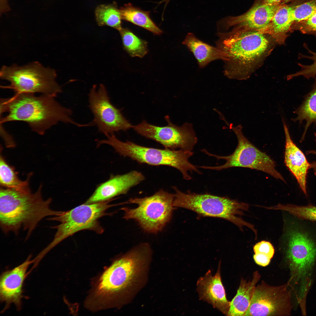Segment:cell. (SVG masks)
Instances as JSON below:
<instances>
[{"label": "cell", "instance_id": "obj_1", "mask_svg": "<svg viewBox=\"0 0 316 316\" xmlns=\"http://www.w3.org/2000/svg\"><path fill=\"white\" fill-rule=\"evenodd\" d=\"M151 253L145 244L114 260L98 278L86 306L96 310L129 302L145 283Z\"/></svg>", "mask_w": 316, "mask_h": 316}, {"label": "cell", "instance_id": "obj_2", "mask_svg": "<svg viewBox=\"0 0 316 316\" xmlns=\"http://www.w3.org/2000/svg\"><path fill=\"white\" fill-rule=\"evenodd\" d=\"M5 112L8 114L5 117L0 116V123L23 121L41 135L59 122L85 126L74 121L71 118V110L61 105L54 97L45 95L16 93L11 98L1 99L0 112Z\"/></svg>", "mask_w": 316, "mask_h": 316}, {"label": "cell", "instance_id": "obj_3", "mask_svg": "<svg viewBox=\"0 0 316 316\" xmlns=\"http://www.w3.org/2000/svg\"><path fill=\"white\" fill-rule=\"evenodd\" d=\"M42 188L40 185L32 193L1 187L0 225L4 233L17 234L23 229L27 232V239L42 219L59 214L60 211L50 208L51 198H43Z\"/></svg>", "mask_w": 316, "mask_h": 316}, {"label": "cell", "instance_id": "obj_4", "mask_svg": "<svg viewBox=\"0 0 316 316\" xmlns=\"http://www.w3.org/2000/svg\"><path fill=\"white\" fill-rule=\"evenodd\" d=\"M217 35V47L226 56L224 74L231 78H239L242 71L250 69L270 45L269 35L262 31L236 28Z\"/></svg>", "mask_w": 316, "mask_h": 316}, {"label": "cell", "instance_id": "obj_5", "mask_svg": "<svg viewBox=\"0 0 316 316\" xmlns=\"http://www.w3.org/2000/svg\"><path fill=\"white\" fill-rule=\"evenodd\" d=\"M287 223L284 241L286 256L292 279L305 291L309 286V276L316 260V221L293 215Z\"/></svg>", "mask_w": 316, "mask_h": 316}, {"label": "cell", "instance_id": "obj_6", "mask_svg": "<svg viewBox=\"0 0 316 316\" xmlns=\"http://www.w3.org/2000/svg\"><path fill=\"white\" fill-rule=\"evenodd\" d=\"M107 137L103 141L104 144L110 145L120 154L139 163L174 167L179 171L183 178L187 180L192 178L188 174L189 171L202 174L197 166L189 161V158L193 155L192 151L145 147L130 141H121L113 134L108 135Z\"/></svg>", "mask_w": 316, "mask_h": 316}, {"label": "cell", "instance_id": "obj_7", "mask_svg": "<svg viewBox=\"0 0 316 316\" xmlns=\"http://www.w3.org/2000/svg\"><path fill=\"white\" fill-rule=\"evenodd\" d=\"M172 188L175 192L174 207L189 209L203 216L223 219L241 229L245 226L256 232L253 225L237 216L248 210V204L209 193L197 194L190 191L184 193L176 186Z\"/></svg>", "mask_w": 316, "mask_h": 316}, {"label": "cell", "instance_id": "obj_8", "mask_svg": "<svg viewBox=\"0 0 316 316\" xmlns=\"http://www.w3.org/2000/svg\"><path fill=\"white\" fill-rule=\"evenodd\" d=\"M112 199L96 203L84 204L66 211H60L56 216L48 220L59 222L60 224L51 227L56 230L52 241L40 253L43 257L51 250L65 239L76 233L83 230L102 233L104 229L98 222L103 216L110 214L106 211L115 205L109 203Z\"/></svg>", "mask_w": 316, "mask_h": 316}, {"label": "cell", "instance_id": "obj_9", "mask_svg": "<svg viewBox=\"0 0 316 316\" xmlns=\"http://www.w3.org/2000/svg\"><path fill=\"white\" fill-rule=\"evenodd\" d=\"M0 77L10 83L2 87L12 89L16 93H38L55 97L62 92L56 81L55 70L44 67L38 61L21 66L15 64L3 66Z\"/></svg>", "mask_w": 316, "mask_h": 316}, {"label": "cell", "instance_id": "obj_10", "mask_svg": "<svg viewBox=\"0 0 316 316\" xmlns=\"http://www.w3.org/2000/svg\"><path fill=\"white\" fill-rule=\"evenodd\" d=\"M174 194L160 189L152 195L129 199L128 203L136 204L135 208H122L123 218L135 220L146 231L157 233L170 220L174 208Z\"/></svg>", "mask_w": 316, "mask_h": 316}, {"label": "cell", "instance_id": "obj_11", "mask_svg": "<svg viewBox=\"0 0 316 316\" xmlns=\"http://www.w3.org/2000/svg\"><path fill=\"white\" fill-rule=\"evenodd\" d=\"M230 126L236 134L238 141V145L234 152L229 156H221L211 153L206 150H202L201 151L205 154L214 157L218 160H224L226 162L220 166H201L199 167L217 171L233 167L248 168L263 171L285 182L281 174L276 169L275 162L265 152L255 147L244 136L242 131L241 125Z\"/></svg>", "mask_w": 316, "mask_h": 316}, {"label": "cell", "instance_id": "obj_12", "mask_svg": "<svg viewBox=\"0 0 316 316\" xmlns=\"http://www.w3.org/2000/svg\"><path fill=\"white\" fill-rule=\"evenodd\" d=\"M165 118L168 123L166 126L153 125L144 121L133 128L140 135L160 143L165 148L192 151L197 142L192 125L186 123L178 126L171 121L168 116Z\"/></svg>", "mask_w": 316, "mask_h": 316}, {"label": "cell", "instance_id": "obj_13", "mask_svg": "<svg viewBox=\"0 0 316 316\" xmlns=\"http://www.w3.org/2000/svg\"><path fill=\"white\" fill-rule=\"evenodd\" d=\"M287 284L269 285L262 281L256 286L250 306L244 316H286L292 308Z\"/></svg>", "mask_w": 316, "mask_h": 316}, {"label": "cell", "instance_id": "obj_14", "mask_svg": "<svg viewBox=\"0 0 316 316\" xmlns=\"http://www.w3.org/2000/svg\"><path fill=\"white\" fill-rule=\"evenodd\" d=\"M89 101L94 116L93 122L99 131L106 135L133 128L120 110L111 103L103 85H100L98 88L95 85L93 86L89 94Z\"/></svg>", "mask_w": 316, "mask_h": 316}, {"label": "cell", "instance_id": "obj_15", "mask_svg": "<svg viewBox=\"0 0 316 316\" xmlns=\"http://www.w3.org/2000/svg\"><path fill=\"white\" fill-rule=\"evenodd\" d=\"M282 4L270 5L263 1L254 5L248 11L236 16H229L217 22L218 32H224L230 27L264 31Z\"/></svg>", "mask_w": 316, "mask_h": 316}, {"label": "cell", "instance_id": "obj_16", "mask_svg": "<svg viewBox=\"0 0 316 316\" xmlns=\"http://www.w3.org/2000/svg\"><path fill=\"white\" fill-rule=\"evenodd\" d=\"M30 256L25 262L13 269L2 273L0 278V299L6 309L11 304L20 309L23 298V288L28 274V269L33 263Z\"/></svg>", "mask_w": 316, "mask_h": 316}, {"label": "cell", "instance_id": "obj_17", "mask_svg": "<svg viewBox=\"0 0 316 316\" xmlns=\"http://www.w3.org/2000/svg\"><path fill=\"white\" fill-rule=\"evenodd\" d=\"M221 262L215 274L209 270L197 282V290L200 300L211 305L224 315H228L230 302L226 298L221 276Z\"/></svg>", "mask_w": 316, "mask_h": 316}, {"label": "cell", "instance_id": "obj_18", "mask_svg": "<svg viewBox=\"0 0 316 316\" xmlns=\"http://www.w3.org/2000/svg\"><path fill=\"white\" fill-rule=\"evenodd\" d=\"M145 179L142 174L136 171L112 176L99 185L85 203L91 204L106 201L113 199L118 195L126 194L131 188Z\"/></svg>", "mask_w": 316, "mask_h": 316}, {"label": "cell", "instance_id": "obj_19", "mask_svg": "<svg viewBox=\"0 0 316 316\" xmlns=\"http://www.w3.org/2000/svg\"><path fill=\"white\" fill-rule=\"evenodd\" d=\"M282 121L285 137L284 152L285 164L294 176L304 194L307 195V177L310 164L303 152L292 140L288 128L283 119Z\"/></svg>", "mask_w": 316, "mask_h": 316}, {"label": "cell", "instance_id": "obj_20", "mask_svg": "<svg viewBox=\"0 0 316 316\" xmlns=\"http://www.w3.org/2000/svg\"><path fill=\"white\" fill-rule=\"evenodd\" d=\"M297 4H282L264 32L279 44H284L294 22L292 11Z\"/></svg>", "mask_w": 316, "mask_h": 316}, {"label": "cell", "instance_id": "obj_21", "mask_svg": "<svg viewBox=\"0 0 316 316\" xmlns=\"http://www.w3.org/2000/svg\"><path fill=\"white\" fill-rule=\"evenodd\" d=\"M193 54L200 68H203L213 61L220 59L224 61V53L215 47L197 38L192 33H188L182 42Z\"/></svg>", "mask_w": 316, "mask_h": 316}, {"label": "cell", "instance_id": "obj_22", "mask_svg": "<svg viewBox=\"0 0 316 316\" xmlns=\"http://www.w3.org/2000/svg\"><path fill=\"white\" fill-rule=\"evenodd\" d=\"M257 271L248 281L241 279L237 293L230 302L227 316H244L251 303L256 285L260 278Z\"/></svg>", "mask_w": 316, "mask_h": 316}, {"label": "cell", "instance_id": "obj_23", "mask_svg": "<svg viewBox=\"0 0 316 316\" xmlns=\"http://www.w3.org/2000/svg\"><path fill=\"white\" fill-rule=\"evenodd\" d=\"M122 20L144 28L154 34L160 35L163 32L150 16V11L143 10L131 4H125L120 8Z\"/></svg>", "mask_w": 316, "mask_h": 316}, {"label": "cell", "instance_id": "obj_24", "mask_svg": "<svg viewBox=\"0 0 316 316\" xmlns=\"http://www.w3.org/2000/svg\"><path fill=\"white\" fill-rule=\"evenodd\" d=\"M315 79L312 89L305 96L301 104L293 112L297 116L292 119V121L298 122L300 124L304 120L306 122L301 141L304 140L311 125L313 123L316 125V78Z\"/></svg>", "mask_w": 316, "mask_h": 316}, {"label": "cell", "instance_id": "obj_25", "mask_svg": "<svg viewBox=\"0 0 316 316\" xmlns=\"http://www.w3.org/2000/svg\"><path fill=\"white\" fill-rule=\"evenodd\" d=\"M95 15L96 23L99 26H109L119 31L123 28L120 8L115 1L98 5L95 10Z\"/></svg>", "mask_w": 316, "mask_h": 316}, {"label": "cell", "instance_id": "obj_26", "mask_svg": "<svg viewBox=\"0 0 316 316\" xmlns=\"http://www.w3.org/2000/svg\"><path fill=\"white\" fill-rule=\"evenodd\" d=\"M31 173L25 181L20 180L12 166L6 162L1 153L0 157V183L2 187L16 190L26 191L30 190L29 181Z\"/></svg>", "mask_w": 316, "mask_h": 316}, {"label": "cell", "instance_id": "obj_27", "mask_svg": "<svg viewBox=\"0 0 316 316\" xmlns=\"http://www.w3.org/2000/svg\"><path fill=\"white\" fill-rule=\"evenodd\" d=\"M119 32L124 49L131 56L142 58L147 54V42L139 38L128 29L122 28Z\"/></svg>", "mask_w": 316, "mask_h": 316}, {"label": "cell", "instance_id": "obj_28", "mask_svg": "<svg viewBox=\"0 0 316 316\" xmlns=\"http://www.w3.org/2000/svg\"><path fill=\"white\" fill-rule=\"evenodd\" d=\"M271 208L285 211L298 218L316 221V207L311 204L306 206H298L292 204L284 205L279 204L276 206L271 207Z\"/></svg>", "mask_w": 316, "mask_h": 316}, {"label": "cell", "instance_id": "obj_29", "mask_svg": "<svg viewBox=\"0 0 316 316\" xmlns=\"http://www.w3.org/2000/svg\"><path fill=\"white\" fill-rule=\"evenodd\" d=\"M303 47L307 50L311 56H307L299 53L298 59H307L312 60L313 62L310 65H305L300 63L298 65L300 66L301 70L295 73L289 75L287 77L288 80H290L293 78L302 76L308 79L310 78H316V52H313L308 47L306 44L304 43Z\"/></svg>", "mask_w": 316, "mask_h": 316}, {"label": "cell", "instance_id": "obj_30", "mask_svg": "<svg viewBox=\"0 0 316 316\" xmlns=\"http://www.w3.org/2000/svg\"><path fill=\"white\" fill-rule=\"evenodd\" d=\"M316 13V0H310L296 5L292 11L294 22L303 20Z\"/></svg>", "mask_w": 316, "mask_h": 316}, {"label": "cell", "instance_id": "obj_31", "mask_svg": "<svg viewBox=\"0 0 316 316\" xmlns=\"http://www.w3.org/2000/svg\"><path fill=\"white\" fill-rule=\"evenodd\" d=\"M299 31L303 34L312 35L316 36V13L304 20L294 22L290 32Z\"/></svg>", "mask_w": 316, "mask_h": 316}, {"label": "cell", "instance_id": "obj_32", "mask_svg": "<svg viewBox=\"0 0 316 316\" xmlns=\"http://www.w3.org/2000/svg\"><path fill=\"white\" fill-rule=\"evenodd\" d=\"M255 253H260L268 255L271 259L273 257L274 250L272 244L269 242L262 241L256 244L253 247Z\"/></svg>", "mask_w": 316, "mask_h": 316}, {"label": "cell", "instance_id": "obj_33", "mask_svg": "<svg viewBox=\"0 0 316 316\" xmlns=\"http://www.w3.org/2000/svg\"><path fill=\"white\" fill-rule=\"evenodd\" d=\"M0 134L7 147H15V143L12 136L5 130L1 124H0Z\"/></svg>", "mask_w": 316, "mask_h": 316}, {"label": "cell", "instance_id": "obj_34", "mask_svg": "<svg viewBox=\"0 0 316 316\" xmlns=\"http://www.w3.org/2000/svg\"><path fill=\"white\" fill-rule=\"evenodd\" d=\"M253 258L257 264L263 267L268 265L271 259L267 255L260 253H255Z\"/></svg>", "mask_w": 316, "mask_h": 316}, {"label": "cell", "instance_id": "obj_35", "mask_svg": "<svg viewBox=\"0 0 316 316\" xmlns=\"http://www.w3.org/2000/svg\"><path fill=\"white\" fill-rule=\"evenodd\" d=\"M10 9L8 4V0H0V12L1 15L9 11Z\"/></svg>", "mask_w": 316, "mask_h": 316}, {"label": "cell", "instance_id": "obj_36", "mask_svg": "<svg viewBox=\"0 0 316 316\" xmlns=\"http://www.w3.org/2000/svg\"><path fill=\"white\" fill-rule=\"evenodd\" d=\"M314 135L315 137V141L316 144V133H314ZM306 154L307 155L312 154L316 155V150H311L307 151L306 152ZM310 164V169H312L314 172V174L316 176V161H314Z\"/></svg>", "mask_w": 316, "mask_h": 316}, {"label": "cell", "instance_id": "obj_37", "mask_svg": "<svg viewBox=\"0 0 316 316\" xmlns=\"http://www.w3.org/2000/svg\"><path fill=\"white\" fill-rule=\"evenodd\" d=\"M283 0H263L262 1L267 4L278 5L281 4Z\"/></svg>", "mask_w": 316, "mask_h": 316}, {"label": "cell", "instance_id": "obj_38", "mask_svg": "<svg viewBox=\"0 0 316 316\" xmlns=\"http://www.w3.org/2000/svg\"><path fill=\"white\" fill-rule=\"evenodd\" d=\"M293 0H283L281 3L282 4H286L287 3L292 1Z\"/></svg>", "mask_w": 316, "mask_h": 316}]
</instances>
